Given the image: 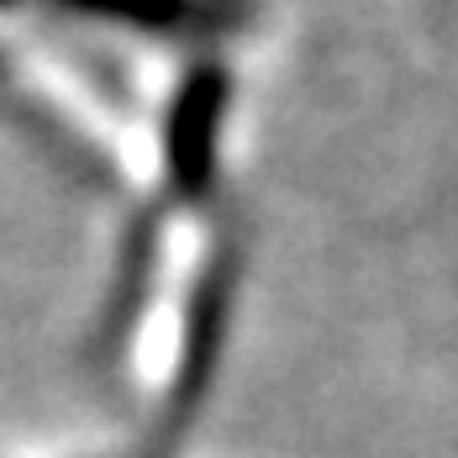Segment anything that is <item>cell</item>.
<instances>
[{"instance_id": "1", "label": "cell", "mask_w": 458, "mask_h": 458, "mask_svg": "<svg viewBox=\"0 0 458 458\" xmlns=\"http://www.w3.org/2000/svg\"><path fill=\"white\" fill-rule=\"evenodd\" d=\"M222 80L216 74H200L174 106V132H169V158H174V174L184 184H206L211 174V132L222 122Z\"/></svg>"}, {"instance_id": "2", "label": "cell", "mask_w": 458, "mask_h": 458, "mask_svg": "<svg viewBox=\"0 0 458 458\" xmlns=\"http://www.w3.org/2000/svg\"><path fill=\"white\" fill-rule=\"evenodd\" d=\"M80 11H95V16H116V21H138V27H153V32H164V27H174L184 21V0H74Z\"/></svg>"}]
</instances>
